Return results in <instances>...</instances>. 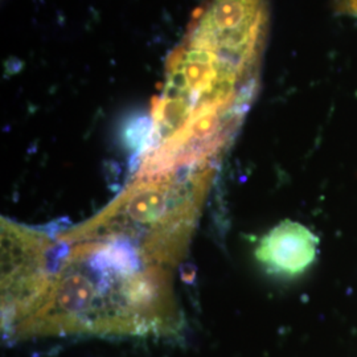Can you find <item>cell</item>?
<instances>
[{
	"label": "cell",
	"mask_w": 357,
	"mask_h": 357,
	"mask_svg": "<svg viewBox=\"0 0 357 357\" xmlns=\"http://www.w3.org/2000/svg\"><path fill=\"white\" fill-rule=\"evenodd\" d=\"M319 237L306 225L284 220L268 231L255 248V258L268 273L298 277L317 259Z\"/></svg>",
	"instance_id": "obj_1"
}]
</instances>
